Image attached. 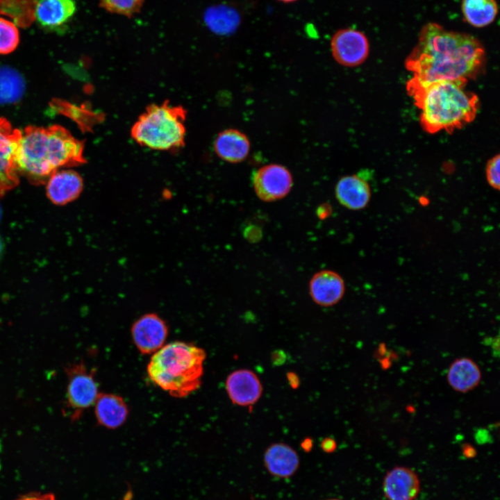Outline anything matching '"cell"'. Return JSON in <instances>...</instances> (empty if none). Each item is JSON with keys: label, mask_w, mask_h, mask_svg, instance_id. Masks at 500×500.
<instances>
[{"label": "cell", "mask_w": 500, "mask_h": 500, "mask_svg": "<svg viewBox=\"0 0 500 500\" xmlns=\"http://www.w3.org/2000/svg\"><path fill=\"white\" fill-rule=\"evenodd\" d=\"M485 52L474 36L449 31L429 22L421 29L415 47L406 59L412 80L421 85L476 78L483 70Z\"/></svg>", "instance_id": "6da1fadb"}, {"label": "cell", "mask_w": 500, "mask_h": 500, "mask_svg": "<svg viewBox=\"0 0 500 500\" xmlns=\"http://www.w3.org/2000/svg\"><path fill=\"white\" fill-rule=\"evenodd\" d=\"M83 151V141L60 125L28 126L17 152L18 171L33 183H44L60 167L85 163Z\"/></svg>", "instance_id": "7a4b0ae2"}, {"label": "cell", "mask_w": 500, "mask_h": 500, "mask_svg": "<svg viewBox=\"0 0 500 500\" xmlns=\"http://www.w3.org/2000/svg\"><path fill=\"white\" fill-rule=\"evenodd\" d=\"M467 83L442 81L421 85L411 78L408 81V93L421 110L419 122L426 132L452 133L474 119L479 100L465 89Z\"/></svg>", "instance_id": "3957f363"}, {"label": "cell", "mask_w": 500, "mask_h": 500, "mask_svg": "<svg viewBox=\"0 0 500 500\" xmlns=\"http://www.w3.org/2000/svg\"><path fill=\"white\" fill-rule=\"evenodd\" d=\"M206 357L205 351L193 344L171 342L153 353L147 374L172 397H185L200 387Z\"/></svg>", "instance_id": "277c9868"}, {"label": "cell", "mask_w": 500, "mask_h": 500, "mask_svg": "<svg viewBox=\"0 0 500 500\" xmlns=\"http://www.w3.org/2000/svg\"><path fill=\"white\" fill-rule=\"evenodd\" d=\"M187 111L165 101L148 106L131 129L133 140L153 150L169 151L185 144Z\"/></svg>", "instance_id": "5b68a950"}, {"label": "cell", "mask_w": 500, "mask_h": 500, "mask_svg": "<svg viewBox=\"0 0 500 500\" xmlns=\"http://www.w3.org/2000/svg\"><path fill=\"white\" fill-rule=\"evenodd\" d=\"M67 376L66 410L72 421L78 419L83 412L94 404L98 395L95 369L89 370L84 362L65 368Z\"/></svg>", "instance_id": "8992f818"}, {"label": "cell", "mask_w": 500, "mask_h": 500, "mask_svg": "<svg viewBox=\"0 0 500 500\" xmlns=\"http://www.w3.org/2000/svg\"><path fill=\"white\" fill-rule=\"evenodd\" d=\"M251 180L256 196L265 202L285 197L293 185L290 171L285 166L277 163L259 167L253 172Z\"/></svg>", "instance_id": "52a82bcc"}, {"label": "cell", "mask_w": 500, "mask_h": 500, "mask_svg": "<svg viewBox=\"0 0 500 500\" xmlns=\"http://www.w3.org/2000/svg\"><path fill=\"white\" fill-rule=\"evenodd\" d=\"M22 131L0 118V196L19 183L17 152Z\"/></svg>", "instance_id": "ba28073f"}, {"label": "cell", "mask_w": 500, "mask_h": 500, "mask_svg": "<svg viewBox=\"0 0 500 500\" xmlns=\"http://www.w3.org/2000/svg\"><path fill=\"white\" fill-rule=\"evenodd\" d=\"M331 50L338 64L353 67L365 61L369 52V44L362 32L350 28H342L333 35Z\"/></svg>", "instance_id": "9c48e42d"}, {"label": "cell", "mask_w": 500, "mask_h": 500, "mask_svg": "<svg viewBox=\"0 0 500 500\" xmlns=\"http://www.w3.org/2000/svg\"><path fill=\"white\" fill-rule=\"evenodd\" d=\"M133 342L142 354L159 350L168 335L166 322L156 312H147L138 317L131 326Z\"/></svg>", "instance_id": "30bf717a"}, {"label": "cell", "mask_w": 500, "mask_h": 500, "mask_svg": "<svg viewBox=\"0 0 500 500\" xmlns=\"http://www.w3.org/2000/svg\"><path fill=\"white\" fill-rule=\"evenodd\" d=\"M383 492L388 500H415L421 490L417 474L405 466H396L385 475Z\"/></svg>", "instance_id": "8fae6325"}, {"label": "cell", "mask_w": 500, "mask_h": 500, "mask_svg": "<svg viewBox=\"0 0 500 500\" xmlns=\"http://www.w3.org/2000/svg\"><path fill=\"white\" fill-rule=\"evenodd\" d=\"M226 389L233 403L241 406L253 405L260 398L262 391L257 375L247 369L231 373L226 381Z\"/></svg>", "instance_id": "7c38bea8"}, {"label": "cell", "mask_w": 500, "mask_h": 500, "mask_svg": "<svg viewBox=\"0 0 500 500\" xmlns=\"http://www.w3.org/2000/svg\"><path fill=\"white\" fill-rule=\"evenodd\" d=\"M312 299L321 306H332L343 297L345 284L342 277L331 270H322L315 274L309 283Z\"/></svg>", "instance_id": "4fadbf2b"}, {"label": "cell", "mask_w": 500, "mask_h": 500, "mask_svg": "<svg viewBox=\"0 0 500 500\" xmlns=\"http://www.w3.org/2000/svg\"><path fill=\"white\" fill-rule=\"evenodd\" d=\"M83 190V180L76 171H56L47 181V195L56 205H65L76 199Z\"/></svg>", "instance_id": "5bb4252c"}, {"label": "cell", "mask_w": 500, "mask_h": 500, "mask_svg": "<svg viewBox=\"0 0 500 500\" xmlns=\"http://www.w3.org/2000/svg\"><path fill=\"white\" fill-rule=\"evenodd\" d=\"M76 11L74 0H37L35 21L44 29L56 31L68 23Z\"/></svg>", "instance_id": "9a60e30c"}, {"label": "cell", "mask_w": 500, "mask_h": 500, "mask_svg": "<svg viewBox=\"0 0 500 500\" xmlns=\"http://www.w3.org/2000/svg\"><path fill=\"white\" fill-rule=\"evenodd\" d=\"M338 201L351 210L364 209L371 199V188L367 181L356 174L342 176L335 187Z\"/></svg>", "instance_id": "2e32d148"}, {"label": "cell", "mask_w": 500, "mask_h": 500, "mask_svg": "<svg viewBox=\"0 0 500 500\" xmlns=\"http://www.w3.org/2000/svg\"><path fill=\"white\" fill-rule=\"evenodd\" d=\"M267 471L272 476L288 478L298 470L300 460L297 452L290 445L277 442L269 445L263 455Z\"/></svg>", "instance_id": "e0dca14e"}, {"label": "cell", "mask_w": 500, "mask_h": 500, "mask_svg": "<svg viewBox=\"0 0 500 500\" xmlns=\"http://www.w3.org/2000/svg\"><path fill=\"white\" fill-rule=\"evenodd\" d=\"M214 150L224 161L232 164L243 162L251 151L248 136L237 128H226L219 132L214 141Z\"/></svg>", "instance_id": "ac0fdd59"}, {"label": "cell", "mask_w": 500, "mask_h": 500, "mask_svg": "<svg viewBox=\"0 0 500 500\" xmlns=\"http://www.w3.org/2000/svg\"><path fill=\"white\" fill-rule=\"evenodd\" d=\"M482 378L478 364L472 358L462 357L454 360L449 365L447 380L450 387L460 393H467L476 388Z\"/></svg>", "instance_id": "d6986e66"}, {"label": "cell", "mask_w": 500, "mask_h": 500, "mask_svg": "<svg viewBox=\"0 0 500 500\" xmlns=\"http://www.w3.org/2000/svg\"><path fill=\"white\" fill-rule=\"evenodd\" d=\"M94 414L98 423L108 428H117L126 420L128 406L119 395L99 393L94 403Z\"/></svg>", "instance_id": "ffe728a7"}, {"label": "cell", "mask_w": 500, "mask_h": 500, "mask_svg": "<svg viewBox=\"0 0 500 500\" xmlns=\"http://www.w3.org/2000/svg\"><path fill=\"white\" fill-rule=\"evenodd\" d=\"M461 8L465 21L476 28L492 24L498 12L496 0H462Z\"/></svg>", "instance_id": "44dd1931"}, {"label": "cell", "mask_w": 500, "mask_h": 500, "mask_svg": "<svg viewBox=\"0 0 500 500\" xmlns=\"http://www.w3.org/2000/svg\"><path fill=\"white\" fill-rule=\"evenodd\" d=\"M37 0H0V15L10 17L20 28L29 27L35 21Z\"/></svg>", "instance_id": "7402d4cb"}, {"label": "cell", "mask_w": 500, "mask_h": 500, "mask_svg": "<svg viewBox=\"0 0 500 500\" xmlns=\"http://www.w3.org/2000/svg\"><path fill=\"white\" fill-rule=\"evenodd\" d=\"M21 76L12 69H0V103L12 102L18 99L23 91Z\"/></svg>", "instance_id": "603a6c76"}, {"label": "cell", "mask_w": 500, "mask_h": 500, "mask_svg": "<svg viewBox=\"0 0 500 500\" xmlns=\"http://www.w3.org/2000/svg\"><path fill=\"white\" fill-rule=\"evenodd\" d=\"M19 43L17 26L10 20L0 17V54L14 51Z\"/></svg>", "instance_id": "cb8c5ba5"}, {"label": "cell", "mask_w": 500, "mask_h": 500, "mask_svg": "<svg viewBox=\"0 0 500 500\" xmlns=\"http://www.w3.org/2000/svg\"><path fill=\"white\" fill-rule=\"evenodd\" d=\"M144 0H99L100 6L115 14L131 17L138 12Z\"/></svg>", "instance_id": "d4e9b609"}, {"label": "cell", "mask_w": 500, "mask_h": 500, "mask_svg": "<svg viewBox=\"0 0 500 500\" xmlns=\"http://www.w3.org/2000/svg\"><path fill=\"white\" fill-rule=\"evenodd\" d=\"M232 15L227 9L222 8H210L206 15V22L216 33H227V27L232 24Z\"/></svg>", "instance_id": "484cf974"}, {"label": "cell", "mask_w": 500, "mask_h": 500, "mask_svg": "<svg viewBox=\"0 0 500 500\" xmlns=\"http://www.w3.org/2000/svg\"><path fill=\"white\" fill-rule=\"evenodd\" d=\"M500 156H493L487 163L485 168L486 179L488 184L494 189L500 188Z\"/></svg>", "instance_id": "4316f807"}, {"label": "cell", "mask_w": 500, "mask_h": 500, "mask_svg": "<svg viewBox=\"0 0 500 500\" xmlns=\"http://www.w3.org/2000/svg\"><path fill=\"white\" fill-rule=\"evenodd\" d=\"M17 500H56L52 494H31L22 497Z\"/></svg>", "instance_id": "83f0119b"}, {"label": "cell", "mask_w": 500, "mask_h": 500, "mask_svg": "<svg viewBox=\"0 0 500 500\" xmlns=\"http://www.w3.org/2000/svg\"><path fill=\"white\" fill-rule=\"evenodd\" d=\"M337 447L335 440L332 438H326L321 442V448L326 453L333 452Z\"/></svg>", "instance_id": "f1b7e54d"}, {"label": "cell", "mask_w": 500, "mask_h": 500, "mask_svg": "<svg viewBox=\"0 0 500 500\" xmlns=\"http://www.w3.org/2000/svg\"><path fill=\"white\" fill-rule=\"evenodd\" d=\"M285 355L283 351H276L272 353V361L274 364L279 365L284 362Z\"/></svg>", "instance_id": "f546056e"}, {"label": "cell", "mask_w": 500, "mask_h": 500, "mask_svg": "<svg viewBox=\"0 0 500 500\" xmlns=\"http://www.w3.org/2000/svg\"><path fill=\"white\" fill-rule=\"evenodd\" d=\"M287 378H288L290 385L293 388H296L299 386V377L296 375V374H294L293 372H289L287 374Z\"/></svg>", "instance_id": "4dcf8cb0"}, {"label": "cell", "mask_w": 500, "mask_h": 500, "mask_svg": "<svg viewBox=\"0 0 500 500\" xmlns=\"http://www.w3.org/2000/svg\"><path fill=\"white\" fill-rule=\"evenodd\" d=\"M462 451L464 455L467 458H472L476 455L475 449L469 444H465L462 447Z\"/></svg>", "instance_id": "1f68e13d"}, {"label": "cell", "mask_w": 500, "mask_h": 500, "mask_svg": "<svg viewBox=\"0 0 500 500\" xmlns=\"http://www.w3.org/2000/svg\"><path fill=\"white\" fill-rule=\"evenodd\" d=\"M301 446L304 451H308L312 449V441L310 438H306L302 441Z\"/></svg>", "instance_id": "d6a6232c"}, {"label": "cell", "mask_w": 500, "mask_h": 500, "mask_svg": "<svg viewBox=\"0 0 500 500\" xmlns=\"http://www.w3.org/2000/svg\"><path fill=\"white\" fill-rule=\"evenodd\" d=\"M4 253V243L2 238L0 236V262L2 260Z\"/></svg>", "instance_id": "836d02e7"}, {"label": "cell", "mask_w": 500, "mask_h": 500, "mask_svg": "<svg viewBox=\"0 0 500 500\" xmlns=\"http://www.w3.org/2000/svg\"><path fill=\"white\" fill-rule=\"evenodd\" d=\"M278 1H283V2H285V3H290V2L295 1H297V0H278Z\"/></svg>", "instance_id": "e575fe53"}, {"label": "cell", "mask_w": 500, "mask_h": 500, "mask_svg": "<svg viewBox=\"0 0 500 500\" xmlns=\"http://www.w3.org/2000/svg\"><path fill=\"white\" fill-rule=\"evenodd\" d=\"M327 500H340V499H327Z\"/></svg>", "instance_id": "d590c367"}]
</instances>
